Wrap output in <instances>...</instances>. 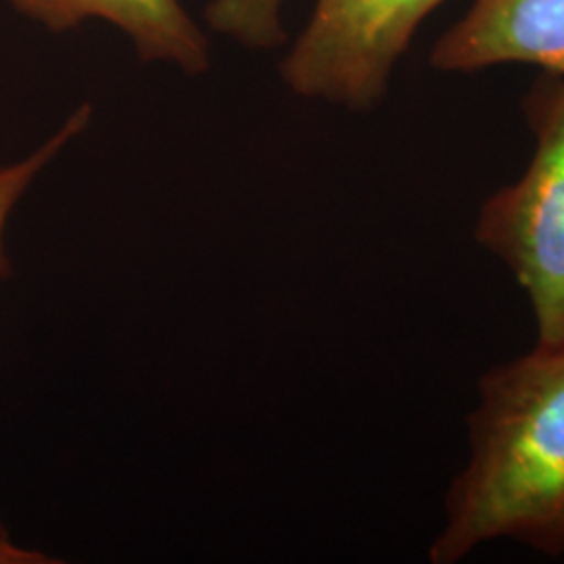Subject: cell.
I'll return each instance as SVG.
<instances>
[{
	"instance_id": "obj_1",
	"label": "cell",
	"mask_w": 564,
	"mask_h": 564,
	"mask_svg": "<svg viewBox=\"0 0 564 564\" xmlns=\"http://www.w3.org/2000/svg\"><path fill=\"white\" fill-rule=\"evenodd\" d=\"M468 416L470 456L445 496L433 564L510 540L564 554V343L487 370Z\"/></svg>"
},
{
	"instance_id": "obj_2",
	"label": "cell",
	"mask_w": 564,
	"mask_h": 564,
	"mask_svg": "<svg viewBox=\"0 0 564 564\" xmlns=\"http://www.w3.org/2000/svg\"><path fill=\"white\" fill-rule=\"evenodd\" d=\"M535 151L523 176L481 205L475 239L521 284L538 343H564V78L524 102Z\"/></svg>"
},
{
	"instance_id": "obj_3",
	"label": "cell",
	"mask_w": 564,
	"mask_h": 564,
	"mask_svg": "<svg viewBox=\"0 0 564 564\" xmlns=\"http://www.w3.org/2000/svg\"><path fill=\"white\" fill-rule=\"evenodd\" d=\"M447 0H318L282 61V78L305 99L356 111L383 99L419 25Z\"/></svg>"
},
{
	"instance_id": "obj_4",
	"label": "cell",
	"mask_w": 564,
	"mask_h": 564,
	"mask_svg": "<svg viewBox=\"0 0 564 564\" xmlns=\"http://www.w3.org/2000/svg\"><path fill=\"white\" fill-rule=\"evenodd\" d=\"M431 63L464 74L521 63L564 78V0H475Z\"/></svg>"
},
{
	"instance_id": "obj_5",
	"label": "cell",
	"mask_w": 564,
	"mask_h": 564,
	"mask_svg": "<svg viewBox=\"0 0 564 564\" xmlns=\"http://www.w3.org/2000/svg\"><path fill=\"white\" fill-rule=\"evenodd\" d=\"M53 32L102 20L128 34L144 61L174 63L188 74L209 67V46L178 0H9Z\"/></svg>"
},
{
	"instance_id": "obj_6",
	"label": "cell",
	"mask_w": 564,
	"mask_h": 564,
	"mask_svg": "<svg viewBox=\"0 0 564 564\" xmlns=\"http://www.w3.org/2000/svg\"><path fill=\"white\" fill-rule=\"evenodd\" d=\"M90 123V107L84 105L76 113H72L59 130L42 142L30 155L18 162L0 163V282L7 281L11 274V258L7 251V226L20 205L30 186L36 182L46 165L55 162L61 151L72 141H76L86 126Z\"/></svg>"
},
{
	"instance_id": "obj_7",
	"label": "cell",
	"mask_w": 564,
	"mask_h": 564,
	"mask_svg": "<svg viewBox=\"0 0 564 564\" xmlns=\"http://www.w3.org/2000/svg\"><path fill=\"white\" fill-rule=\"evenodd\" d=\"M286 0H214L205 18L224 36L251 48H272L284 41L282 4Z\"/></svg>"
},
{
	"instance_id": "obj_8",
	"label": "cell",
	"mask_w": 564,
	"mask_h": 564,
	"mask_svg": "<svg viewBox=\"0 0 564 564\" xmlns=\"http://www.w3.org/2000/svg\"><path fill=\"white\" fill-rule=\"evenodd\" d=\"M57 558H51L48 554L20 545L9 529L0 523V564H55Z\"/></svg>"
}]
</instances>
